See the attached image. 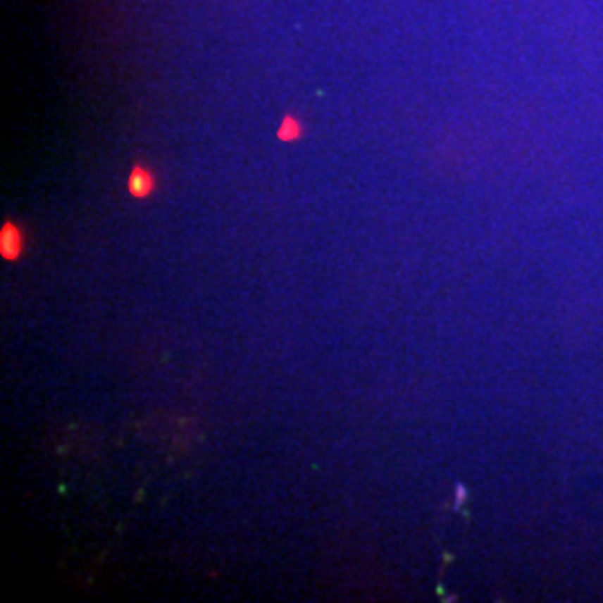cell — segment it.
Listing matches in <instances>:
<instances>
[{
	"mask_svg": "<svg viewBox=\"0 0 603 603\" xmlns=\"http://www.w3.org/2000/svg\"><path fill=\"white\" fill-rule=\"evenodd\" d=\"M23 248H25V240H23L20 228L14 221H5L3 228H0V255L9 261H14L23 255Z\"/></svg>",
	"mask_w": 603,
	"mask_h": 603,
	"instance_id": "cell-1",
	"label": "cell"
},
{
	"mask_svg": "<svg viewBox=\"0 0 603 603\" xmlns=\"http://www.w3.org/2000/svg\"><path fill=\"white\" fill-rule=\"evenodd\" d=\"M156 190V179L150 170H146L143 166H135L132 173H130L128 179V192L137 197V199H146Z\"/></svg>",
	"mask_w": 603,
	"mask_h": 603,
	"instance_id": "cell-2",
	"label": "cell"
},
{
	"mask_svg": "<svg viewBox=\"0 0 603 603\" xmlns=\"http://www.w3.org/2000/svg\"><path fill=\"white\" fill-rule=\"evenodd\" d=\"M278 137H280L282 141H297V139L302 137V123H299L297 116H293V114H286V116H284L282 125H280V130H278Z\"/></svg>",
	"mask_w": 603,
	"mask_h": 603,
	"instance_id": "cell-3",
	"label": "cell"
}]
</instances>
